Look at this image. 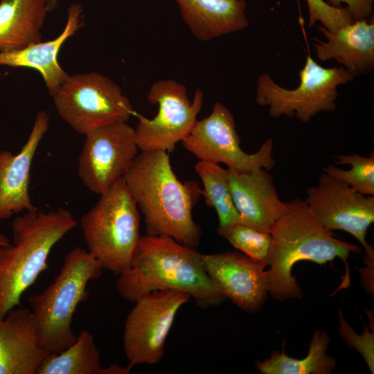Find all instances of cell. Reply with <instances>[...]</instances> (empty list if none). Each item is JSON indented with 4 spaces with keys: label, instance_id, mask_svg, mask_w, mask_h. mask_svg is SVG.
Returning <instances> with one entry per match:
<instances>
[{
    "label": "cell",
    "instance_id": "6da1fadb",
    "mask_svg": "<svg viewBox=\"0 0 374 374\" xmlns=\"http://www.w3.org/2000/svg\"><path fill=\"white\" fill-rule=\"evenodd\" d=\"M123 179L143 214L146 235L168 236L191 247L199 244L202 230L193 210L202 189L196 181L177 179L167 152L141 151Z\"/></svg>",
    "mask_w": 374,
    "mask_h": 374
},
{
    "label": "cell",
    "instance_id": "7a4b0ae2",
    "mask_svg": "<svg viewBox=\"0 0 374 374\" xmlns=\"http://www.w3.org/2000/svg\"><path fill=\"white\" fill-rule=\"evenodd\" d=\"M116 288L131 303L164 290L188 294L202 309L226 300L206 274L202 253L164 235L140 236L130 267L118 275Z\"/></svg>",
    "mask_w": 374,
    "mask_h": 374
},
{
    "label": "cell",
    "instance_id": "3957f363",
    "mask_svg": "<svg viewBox=\"0 0 374 374\" xmlns=\"http://www.w3.org/2000/svg\"><path fill=\"white\" fill-rule=\"evenodd\" d=\"M271 243L265 261L269 294L275 300L301 299L303 292L292 274L300 261L325 264L338 258L348 271L347 259L361 248L337 238L317 220L305 200L285 202V208L272 228Z\"/></svg>",
    "mask_w": 374,
    "mask_h": 374
},
{
    "label": "cell",
    "instance_id": "277c9868",
    "mask_svg": "<svg viewBox=\"0 0 374 374\" xmlns=\"http://www.w3.org/2000/svg\"><path fill=\"white\" fill-rule=\"evenodd\" d=\"M78 225L67 209H39L16 217L12 243L0 246V319L18 305L22 294L47 269L54 245Z\"/></svg>",
    "mask_w": 374,
    "mask_h": 374
},
{
    "label": "cell",
    "instance_id": "5b68a950",
    "mask_svg": "<svg viewBox=\"0 0 374 374\" xmlns=\"http://www.w3.org/2000/svg\"><path fill=\"white\" fill-rule=\"evenodd\" d=\"M103 270L92 254L77 247L65 255L53 281L40 293L28 297L39 345L50 354L60 353L75 342L73 315L78 305L87 299L89 282L98 278Z\"/></svg>",
    "mask_w": 374,
    "mask_h": 374
},
{
    "label": "cell",
    "instance_id": "8992f818",
    "mask_svg": "<svg viewBox=\"0 0 374 374\" xmlns=\"http://www.w3.org/2000/svg\"><path fill=\"white\" fill-rule=\"evenodd\" d=\"M88 251L103 269L119 275L130 265L140 235V215L123 177L80 218Z\"/></svg>",
    "mask_w": 374,
    "mask_h": 374
},
{
    "label": "cell",
    "instance_id": "52a82bcc",
    "mask_svg": "<svg viewBox=\"0 0 374 374\" xmlns=\"http://www.w3.org/2000/svg\"><path fill=\"white\" fill-rule=\"evenodd\" d=\"M52 97L60 116L83 135L136 114L119 85L97 72L69 75Z\"/></svg>",
    "mask_w": 374,
    "mask_h": 374
},
{
    "label": "cell",
    "instance_id": "ba28073f",
    "mask_svg": "<svg viewBox=\"0 0 374 374\" xmlns=\"http://www.w3.org/2000/svg\"><path fill=\"white\" fill-rule=\"evenodd\" d=\"M299 84L294 89L278 84L268 73L258 76L256 100L259 105L268 106L271 117L296 116L308 123L321 112L336 108L337 87L351 81L354 75L344 67L326 68L311 56L299 71Z\"/></svg>",
    "mask_w": 374,
    "mask_h": 374
},
{
    "label": "cell",
    "instance_id": "9c48e42d",
    "mask_svg": "<svg viewBox=\"0 0 374 374\" xmlns=\"http://www.w3.org/2000/svg\"><path fill=\"white\" fill-rule=\"evenodd\" d=\"M147 100L158 105L153 118L137 114L136 141L141 151L172 152L191 132L204 103V93L195 91L191 101L186 87L172 79L159 80L150 87Z\"/></svg>",
    "mask_w": 374,
    "mask_h": 374
},
{
    "label": "cell",
    "instance_id": "30bf717a",
    "mask_svg": "<svg viewBox=\"0 0 374 374\" xmlns=\"http://www.w3.org/2000/svg\"><path fill=\"white\" fill-rule=\"evenodd\" d=\"M190 296L177 290L154 291L134 303L124 326L123 348L132 366L158 363L176 315Z\"/></svg>",
    "mask_w": 374,
    "mask_h": 374
},
{
    "label": "cell",
    "instance_id": "8fae6325",
    "mask_svg": "<svg viewBox=\"0 0 374 374\" xmlns=\"http://www.w3.org/2000/svg\"><path fill=\"white\" fill-rule=\"evenodd\" d=\"M181 143L199 160L222 163L228 169L235 171L249 172L260 168L270 170L275 166L273 139H267L254 153L244 152L234 117L220 102L213 105L209 116L197 121Z\"/></svg>",
    "mask_w": 374,
    "mask_h": 374
},
{
    "label": "cell",
    "instance_id": "7c38bea8",
    "mask_svg": "<svg viewBox=\"0 0 374 374\" xmlns=\"http://www.w3.org/2000/svg\"><path fill=\"white\" fill-rule=\"evenodd\" d=\"M84 136L78 176L91 192L100 195L124 177L138 154L135 130L127 122H118Z\"/></svg>",
    "mask_w": 374,
    "mask_h": 374
},
{
    "label": "cell",
    "instance_id": "4fadbf2b",
    "mask_svg": "<svg viewBox=\"0 0 374 374\" xmlns=\"http://www.w3.org/2000/svg\"><path fill=\"white\" fill-rule=\"evenodd\" d=\"M305 202L325 229L351 234L366 250V256L374 255L373 246L366 240L368 229L374 222L373 195L357 193L324 172L317 186L308 188Z\"/></svg>",
    "mask_w": 374,
    "mask_h": 374
},
{
    "label": "cell",
    "instance_id": "5bb4252c",
    "mask_svg": "<svg viewBox=\"0 0 374 374\" xmlns=\"http://www.w3.org/2000/svg\"><path fill=\"white\" fill-rule=\"evenodd\" d=\"M202 262L226 299L248 313L260 310L269 295L264 262L237 251L202 254Z\"/></svg>",
    "mask_w": 374,
    "mask_h": 374
},
{
    "label": "cell",
    "instance_id": "9a60e30c",
    "mask_svg": "<svg viewBox=\"0 0 374 374\" xmlns=\"http://www.w3.org/2000/svg\"><path fill=\"white\" fill-rule=\"evenodd\" d=\"M49 116L36 114L30 134L17 154L0 150V220L22 211L37 210L29 195L30 174L35 152L47 132Z\"/></svg>",
    "mask_w": 374,
    "mask_h": 374
},
{
    "label": "cell",
    "instance_id": "2e32d148",
    "mask_svg": "<svg viewBox=\"0 0 374 374\" xmlns=\"http://www.w3.org/2000/svg\"><path fill=\"white\" fill-rule=\"evenodd\" d=\"M229 188L240 223L271 233L285 208L269 170L240 172L227 168Z\"/></svg>",
    "mask_w": 374,
    "mask_h": 374
},
{
    "label": "cell",
    "instance_id": "e0dca14e",
    "mask_svg": "<svg viewBox=\"0 0 374 374\" xmlns=\"http://www.w3.org/2000/svg\"><path fill=\"white\" fill-rule=\"evenodd\" d=\"M49 355L39 345L30 310L20 305L0 319V374H37Z\"/></svg>",
    "mask_w": 374,
    "mask_h": 374
},
{
    "label": "cell",
    "instance_id": "ac0fdd59",
    "mask_svg": "<svg viewBox=\"0 0 374 374\" xmlns=\"http://www.w3.org/2000/svg\"><path fill=\"white\" fill-rule=\"evenodd\" d=\"M83 26L82 7L79 3H73L67 9L65 27L56 38L12 52H0V66L37 70L42 76L49 94L53 96L69 75L58 62L60 50L66 40Z\"/></svg>",
    "mask_w": 374,
    "mask_h": 374
},
{
    "label": "cell",
    "instance_id": "d6986e66",
    "mask_svg": "<svg viewBox=\"0 0 374 374\" xmlns=\"http://www.w3.org/2000/svg\"><path fill=\"white\" fill-rule=\"evenodd\" d=\"M319 31L326 38L314 47L321 61L335 60L353 75L371 71L374 66V21L355 20L332 33L323 26Z\"/></svg>",
    "mask_w": 374,
    "mask_h": 374
},
{
    "label": "cell",
    "instance_id": "ffe728a7",
    "mask_svg": "<svg viewBox=\"0 0 374 374\" xmlns=\"http://www.w3.org/2000/svg\"><path fill=\"white\" fill-rule=\"evenodd\" d=\"M193 35L203 42L245 28L246 0H175Z\"/></svg>",
    "mask_w": 374,
    "mask_h": 374
},
{
    "label": "cell",
    "instance_id": "44dd1931",
    "mask_svg": "<svg viewBox=\"0 0 374 374\" xmlns=\"http://www.w3.org/2000/svg\"><path fill=\"white\" fill-rule=\"evenodd\" d=\"M48 0H0V52L42 41Z\"/></svg>",
    "mask_w": 374,
    "mask_h": 374
},
{
    "label": "cell",
    "instance_id": "7402d4cb",
    "mask_svg": "<svg viewBox=\"0 0 374 374\" xmlns=\"http://www.w3.org/2000/svg\"><path fill=\"white\" fill-rule=\"evenodd\" d=\"M132 366L114 364L103 367L100 351L94 337L82 330L73 344L58 353L50 354L39 367L37 374H127Z\"/></svg>",
    "mask_w": 374,
    "mask_h": 374
},
{
    "label": "cell",
    "instance_id": "603a6c76",
    "mask_svg": "<svg viewBox=\"0 0 374 374\" xmlns=\"http://www.w3.org/2000/svg\"><path fill=\"white\" fill-rule=\"evenodd\" d=\"M330 340L326 332L317 330L305 358L296 359L284 350H274L269 358L256 361V369L261 374H329L337 365V360L326 353Z\"/></svg>",
    "mask_w": 374,
    "mask_h": 374
},
{
    "label": "cell",
    "instance_id": "cb8c5ba5",
    "mask_svg": "<svg viewBox=\"0 0 374 374\" xmlns=\"http://www.w3.org/2000/svg\"><path fill=\"white\" fill-rule=\"evenodd\" d=\"M195 170L204 186L202 195L206 204L217 214V233L223 237L231 228L240 223L229 188L227 169L218 163L199 160Z\"/></svg>",
    "mask_w": 374,
    "mask_h": 374
},
{
    "label": "cell",
    "instance_id": "d4e9b609",
    "mask_svg": "<svg viewBox=\"0 0 374 374\" xmlns=\"http://www.w3.org/2000/svg\"><path fill=\"white\" fill-rule=\"evenodd\" d=\"M337 164L350 165L349 170L341 169L335 165L324 168L325 173L350 186L356 192L366 195H374V154L368 157L358 154L338 155Z\"/></svg>",
    "mask_w": 374,
    "mask_h": 374
},
{
    "label": "cell",
    "instance_id": "484cf974",
    "mask_svg": "<svg viewBox=\"0 0 374 374\" xmlns=\"http://www.w3.org/2000/svg\"><path fill=\"white\" fill-rule=\"evenodd\" d=\"M223 238L250 258L265 263L271 243L270 233L238 223L231 228Z\"/></svg>",
    "mask_w": 374,
    "mask_h": 374
},
{
    "label": "cell",
    "instance_id": "4316f807",
    "mask_svg": "<svg viewBox=\"0 0 374 374\" xmlns=\"http://www.w3.org/2000/svg\"><path fill=\"white\" fill-rule=\"evenodd\" d=\"M370 327L365 326L363 332L358 335L344 319L342 311L339 312V333L348 347L359 353L371 373H374V321L373 312L366 310Z\"/></svg>",
    "mask_w": 374,
    "mask_h": 374
},
{
    "label": "cell",
    "instance_id": "83f0119b",
    "mask_svg": "<svg viewBox=\"0 0 374 374\" xmlns=\"http://www.w3.org/2000/svg\"><path fill=\"white\" fill-rule=\"evenodd\" d=\"M308 7V27L319 21L326 29L335 32L355 20L347 7L335 8L323 0H305Z\"/></svg>",
    "mask_w": 374,
    "mask_h": 374
},
{
    "label": "cell",
    "instance_id": "f1b7e54d",
    "mask_svg": "<svg viewBox=\"0 0 374 374\" xmlns=\"http://www.w3.org/2000/svg\"><path fill=\"white\" fill-rule=\"evenodd\" d=\"M373 1L374 0H328V3L335 8H341V3H346L355 21L366 19L371 15Z\"/></svg>",
    "mask_w": 374,
    "mask_h": 374
},
{
    "label": "cell",
    "instance_id": "f546056e",
    "mask_svg": "<svg viewBox=\"0 0 374 374\" xmlns=\"http://www.w3.org/2000/svg\"><path fill=\"white\" fill-rule=\"evenodd\" d=\"M364 262L365 267L359 269L362 284L366 292L373 294L374 256H365Z\"/></svg>",
    "mask_w": 374,
    "mask_h": 374
},
{
    "label": "cell",
    "instance_id": "4dcf8cb0",
    "mask_svg": "<svg viewBox=\"0 0 374 374\" xmlns=\"http://www.w3.org/2000/svg\"><path fill=\"white\" fill-rule=\"evenodd\" d=\"M9 243L8 239L5 235L0 234V246H5Z\"/></svg>",
    "mask_w": 374,
    "mask_h": 374
},
{
    "label": "cell",
    "instance_id": "1f68e13d",
    "mask_svg": "<svg viewBox=\"0 0 374 374\" xmlns=\"http://www.w3.org/2000/svg\"><path fill=\"white\" fill-rule=\"evenodd\" d=\"M58 1L59 0H48V9L50 11L56 7Z\"/></svg>",
    "mask_w": 374,
    "mask_h": 374
}]
</instances>
